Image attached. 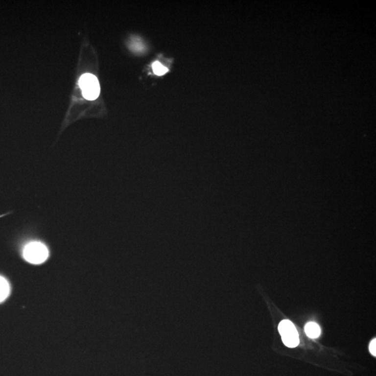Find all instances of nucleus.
<instances>
[{"instance_id": "nucleus-3", "label": "nucleus", "mask_w": 376, "mask_h": 376, "mask_svg": "<svg viewBox=\"0 0 376 376\" xmlns=\"http://www.w3.org/2000/svg\"><path fill=\"white\" fill-rule=\"evenodd\" d=\"M279 332L282 341L287 347L295 348L299 344V335L293 323L288 320H283L279 324Z\"/></svg>"}, {"instance_id": "nucleus-1", "label": "nucleus", "mask_w": 376, "mask_h": 376, "mask_svg": "<svg viewBox=\"0 0 376 376\" xmlns=\"http://www.w3.org/2000/svg\"><path fill=\"white\" fill-rule=\"evenodd\" d=\"M47 247L40 242H32L28 244L23 251L24 259L32 264H41L48 257Z\"/></svg>"}, {"instance_id": "nucleus-5", "label": "nucleus", "mask_w": 376, "mask_h": 376, "mask_svg": "<svg viewBox=\"0 0 376 376\" xmlns=\"http://www.w3.org/2000/svg\"><path fill=\"white\" fill-rule=\"evenodd\" d=\"M10 286L9 282L3 277L0 276V303L4 301L9 296Z\"/></svg>"}, {"instance_id": "nucleus-2", "label": "nucleus", "mask_w": 376, "mask_h": 376, "mask_svg": "<svg viewBox=\"0 0 376 376\" xmlns=\"http://www.w3.org/2000/svg\"><path fill=\"white\" fill-rule=\"evenodd\" d=\"M80 87L87 100H95L100 95V84L97 77L92 74L86 73L81 76Z\"/></svg>"}, {"instance_id": "nucleus-7", "label": "nucleus", "mask_w": 376, "mask_h": 376, "mask_svg": "<svg viewBox=\"0 0 376 376\" xmlns=\"http://www.w3.org/2000/svg\"><path fill=\"white\" fill-rule=\"evenodd\" d=\"M376 339H374L371 342L370 346H369V350H370L371 353L374 356L376 355Z\"/></svg>"}, {"instance_id": "nucleus-6", "label": "nucleus", "mask_w": 376, "mask_h": 376, "mask_svg": "<svg viewBox=\"0 0 376 376\" xmlns=\"http://www.w3.org/2000/svg\"><path fill=\"white\" fill-rule=\"evenodd\" d=\"M152 67L153 72H154L155 74H156L157 75H159V76L160 75H164V74H165L166 72L168 71V69H166V67H164V66L162 65L161 63L158 62L153 63Z\"/></svg>"}, {"instance_id": "nucleus-4", "label": "nucleus", "mask_w": 376, "mask_h": 376, "mask_svg": "<svg viewBox=\"0 0 376 376\" xmlns=\"http://www.w3.org/2000/svg\"><path fill=\"white\" fill-rule=\"evenodd\" d=\"M305 332L311 339H316L321 334V329L316 323L310 322L305 326Z\"/></svg>"}]
</instances>
